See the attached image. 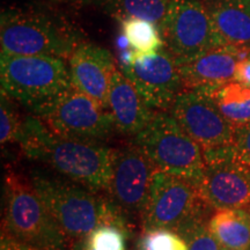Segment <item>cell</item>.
Wrapping results in <instances>:
<instances>
[{
  "label": "cell",
  "mask_w": 250,
  "mask_h": 250,
  "mask_svg": "<svg viewBox=\"0 0 250 250\" xmlns=\"http://www.w3.org/2000/svg\"><path fill=\"white\" fill-rule=\"evenodd\" d=\"M43 122L35 115L24 118L18 143L23 154L94 191L109 192L114 149L102 143L62 138Z\"/></svg>",
  "instance_id": "obj_1"
},
{
  "label": "cell",
  "mask_w": 250,
  "mask_h": 250,
  "mask_svg": "<svg viewBox=\"0 0 250 250\" xmlns=\"http://www.w3.org/2000/svg\"><path fill=\"white\" fill-rule=\"evenodd\" d=\"M29 180L67 240L85 237L101 225H114L129 233L126 214L109 196L41 170H31Z\"/></svg>",
  "instance_id": "obj_2"
},
{
  "label": "cell",
  "mask_w": 250,
  "mask_h": 250,
  "mask_svg": "<svg viewBox=\"0 0 250 250\" xmlns=\"http://www.w3.org/2000/svg\"><path fill=\"white\" fill-rule=\"evenodd\" d=\"M1 92L42 118L72 83L65 59L51 56H0Z\"/></svg>",
  "instance_id": "obj_3"
},
{
  "label": "cell",
  "mask_w": 250,
  "mask_h": 250,
  "mask_svg": "<svg viewBox=\"0 0 250 250\" xmlns=\"http://www.w3.org/2000/svg\"><path fill=\"white\" fill-rule=\"evenodd\" d=\"M1 232L42 250H65L68 241L29 177L11 169L5 177Z\"/></svg>",
  "instance_id": "obj_4"
},
{
  "label": "cell",
  "mask_w": 250,
  "mask_h": 250,
  "mask_svg": "<svg viewBox=\"0 0 250 250\" xmlns=\"http://www.w3.org/2000/svg\"><path fill=\"white\" fill-rule=\"evenodd\" d=\"M134 144L158 170L189 181L199 190L205 171L203 148L177 124L169 111H155Z\"/></svg>",
  "instance_id": "obj_5"
},
{
  "label": "cell",
  "mask_w": 250,
  "mask_h": 250,
  "mask_svg": "<svg viewBox=\"0 0 250 250\" xmlns=\"http://www.w3.org/2000/svg\"><path fill=\"white\" fill-rule=\"evenodd\" d=\"M79 43L73 30L44 13L6 11L1 14L2 54L68 59Z\"/></svg>",
  "instance_id": "obj_6"
},
{
  "label": "cell",
  "mask_w": 250,
  "mask_h": 250,
  "mask_svg": "<svg viewBox=\"0 0 250 250\" xmlns=\"http://www.w3.org/2000/svg\"><path fill=\"white\" fill-rule=\"evenodd\" d=\"M158 28L165 48L176 64L224 46L202 0H171L167 14Z\"/></svg>",
  "instance_id": "obj_7"
},
{
  "label": "cell",
  "mask_w": 250,
  "mask_h": 250,
  "mask_svg": "<svg viewBox=\"0 0 250 250\" xmlns=\"http://www.w3.org/2000/svg\"><path fill=\"white\" fill-rule=\"evenodd\" d=\"M52 132L62 138L102 143L116 131L109 109L72 85L42 117Z\"/></svg>",
  "instance_id": "obj_8"
},
{
  "label": "cell",
  "mask_w": 250,
  "mask_h": 250,
  "mask_svg": "<svg viewBox=\"0 0 250 250\" xmlns=\"http://www.w3.org/2000/svg\"><path fill=\"white\" fill-rule=\"evenodd\" d=\"M206 206L196 186L182 177L156 169L140 215L144 230L165 228L176 232L186 221L205 211Z\"/></svg>",
  "instance_id": "obj_9"
},
{
  "label": "cell",
  "mask_w": 250,
  "mask_h": 250,
  "mask_svg": "<svg viewBox=\"0 0 250 250\" xmlns=\"http://www.w3.org/2000/svg\"><path fill=\"white\" fill-rule=\"evenodd\" d=\"M121 71L155 111H169L183 89L179 67L167 49L144 55L131 50L123 56Z\"/></svg>",
  "instance_id": "obj_10"
},
{
  "label": "cell",
  "mask_w": 250,
  "mask_h": 250,
  "mask_svg": "<svg viewBox=\"0 0 250 250\" xmlns=\"http://www.w3.org/2000/svg\"><path fill=\"white\" fill-rule=\"evenodd\" d=\"M169 112L203 151L225 147L233 142L235 126L223 116L208 93L183 88Z\"/></svg>",
  "instance_id": "obj_11"
},
{
  "label": "cell",
  "mask_w": 250,
  "mask_h": 250,
  "mask_svg": "<svg viewBox=\"0 0 250 250\" xmlns=\"http://www.w3.org/2000/svg\"><path fill=\"white\" fill-rule=\"evenodd\" d=\"M155 170V166L134 143L112 151V179L108 195L125 214L142 215Z\"/></svg>",
  "instance_id": "obj_12"
},
{
  "label": "cell",
  "mask_w": 250,
  "mask_h": 250,
  "mask_svg": "<svg viewBox=\"0 0 250 250\" xmlns=\"http://www.w3.org/2000/svg\"><path fill=\"white\" fill-rule=\"evenodd\" d=\"M199 193L205 204L214 210H250V168L232 159L206 161Z\"/></svg>",
  "instance_id": "obj_13"
},
{
  "label": "cell",
  "mask_w": 250,
  "mask_h": 250,
  "mask_svg": "<svg viewBox=\"0 0 250 250\" xmlns=\"http://www.w3.org/2000/svg\"><path fill=\"white\" fill-rule=\"evenodd\" d=\"M72 83L103 108L109 109V87L115 67L110 51L96 44L80 42L70 57Z\"/></svg>",
  "instance_id": "obj_14"
},
{
  "label": "cell",
  "mask_w": 250,
  "mask_h": 250,
  "mask_svg": "<svg viewBox=\"0 0 250 250\" xmlns=\"http://www.w3.org/2000/svg\"><path fill=\"white\" fill-rule=\"evenodd\" d=\"M248 52L232 46H218L191 61L176 64L183 88L211 95L219 87L234 81L237 62Z\"/></svg>",
  "instance_id": "obj_15"
},
{
  "label": "cell",
  "mask_w": 250,
  "mask_h": 250,
  "mask_svg": "<svg viewBox=\"0 0 250 250\" xmlns=\"http://www.w3.org/2000/svg\"><path fill=\"white\" fill-rule=\"evenodd\" d=\"M108 104L116 130L130 137L142 132L155 114L133 83L117 68L111 74Z\"/></svg>",
  "instance_id": "obj_16"
},
{
  "label": "cell",
  "mask_w": 250,
  "mask_h": 250,
  "mask_svg": "<svg viewBox=\"0 0 250 250\" xmlns=\"http://www.w3.org/2000/svg\"><path fill=\"white\" fill-rule=\"evenodd\" d=\"M224 46L250 51V0H202Z\"/></svg>",
  "instance_id": "obj_17"
},
{
  "label": "cell",
  "mask_w": 250,
  "mask_h": 250,
  "mask_svg": "<svg viewBox=\"0 0 250 250\" xmlns=\"http://www.w3.org/2000/svg\"><path fill=\"white\" fill-rule=\"evenodd\" d=\"M208 229L221 249H250V210H215V213L208 220Z\"/></svg>",
  "instance_id": "obj_18"
},
{
  "label": "cell",
  "mask_w": 250,
  "mask_h": 250,
  "mask_svg": "<svg viewBox=\"0 0 250 250\" xmlns=\"http://www.w3.org/2000/svg\"><path fill=\"white\" fill-rule=\"evenodd\" d=\"M105 13L121 22L127 19H144L160 26L171 0H95Z\"/></svg>",
  "instance_id": "obj_19"
},
{
  "label": "cell",
  "mask_w": 250,
  "mask_h": 250,
  "mask_svg": "<svg viewBox=\"0 0 250 250\" xmlns=\"http://www.w3.org/2000/svg\"><path fill=\"white\" fill-rule=\"evenodd\" d=\"M223 116L233 126H242L250 122V88L230 81L211 94Z\"/></svg>",
  "instance_id": "obj_20"
},
{
  "label": "cell",
  "mask_w": 250,
  "mask_h": 250,
  "mask_svg": "<svg viewBox=\"0 0 250 250\" xmlns=\"http://www.w3.org/2000/svg\"><path fill=\"white\" fill-rule=\"evenodd\" d=\"M123 35L133 51L151 55L164 48L160 30L155 23L144 19H127L122 21Z\"/></svg>",
  "instance_id": "obj_21"
},
{
  "label": "cell",
  "mask_w": 250,
  "mask_h": 250,
  "mask_svg": "<svg viewBox=\"0 0 250 250\" xmlns=\"http://www.w3.org/2000/svg\"><path fill=\"white\" fill-rule=\"evenodd\" d=\"M187 242L189 250H223L208 229L206 211L196 214L176 230Z\"/></svg>",
  "instance_id": "obj_22"
},
{
  "label": "cell",
  "mask_w": 250,
  "mask_h": 250,
  "mask_svg": "<svg viewBox=\"0 0 250 250\" xmlns=\"http://www.w3.org/2000/svg\"><path fill=\"white\" fill-rule=\"evenodd\" d=\"M14 100L1 92V105H0V117H1V127H0V142L1 145L19 143L23 130L24 120H22L15 108Z\"/></svg>",
  "instance_id": "obj_23"
},
{
  "label": "cell",
  "mask_w": 250,
  "mask_h": 250,
  "mask_svg": "<svg viewBox=\"0 0 250 250\" xmlns=\"http://www.w3.org/2000/svg\"><path fill=\"white\" fill-rule=\"evenodd\" d=\"M127 232L114 225H101L85 240L93 250H126Z\"/></svg>",
  "instance_id": "obj_24"
},
{
  "label": "cell",
  "mask_w": 250,
  "mask_h": 250,
  "mask_svg": "<svg viewBox=\"0 0 250 250\" xmlns=\"http://www.w3.org/2000/svg\"><path fill=\"white\" fill-rule=\"evenodd\" d=\"M139 250H189L180 234L171 229L145 230L139 241Z\"/></svg>",
  "instance_id": "obj_25"
},
{
  "label": "cell",
  "mask_w": 250,
  "mask_h": 250,
  "mask_svg": "<svg viewBox=\"0 0 250 250\" xmlns=\"http://www.w3.org/2000/svg\"><path fill=\"white\" fill-rule=\"evenodd\" d=\"M230 159L250 168V122L235 129L234 139L228 146Z\"/></svg>",
  "instance_id": "obj_26"
},
{
  "label": "cell",
  "mask_w": 250,
  "mask_h": 250,
  "mask_svg": "<svg viewBox=\"0 0 250 250\" xmlns=\"http://www.w3.org/2000/svg\"><path fill=\"white\" fill-rule=\"evenodd\" d=\"M234 81L250 88V51L237 62Z\"/></svg>",
  "instance_id": "obj_27"
},
{
  "label": "cell",
  "mask_w": 250,
  "mask_h": 250,
  "mask_svg": "<svg viewBox=\"0 0 250 250\" xmlns=\"http://www.w3.org/2000/svg\"><path fill=\"white\" fill-rule=\"evenodd\" d=\"M0 250H42L36 247H33L27 243L19 241L8 234L1 232V240H0Z\"/></svg>",
  "instance_id": "obj_28"
},
{
  "label": "cell",
  "mask_w": 250,
  "mask_h": 250,
  "mask_svg": "<svg viewBox=\"0 0 250 250\" xmlns=\"http://www.w3.org/2000/svg\"><path fill=\"white\" fill-rule=\"evenodd\" d=\"M70 250H93V249L90 248L88 243H87L85 237H81V239H78L76 241H72Z\"/></svg>",
  "instance_id": "obj_29"
},
{
  "label": "cell",
  "mask_w": 250,
  "mask_h": 250,
  "mask_svg": "<svg viewBox=\"0 0 250 250\" xmlns=\"http://www.w3.org/2000/svg\"><path fill=\"white\" fill-rule=\"evenodd\" d=\"M223 250H226V249H223ZM246 250H250V249H246Z\"/></svg>",
  "instance_id": "obj_30"
}]
</instances>
